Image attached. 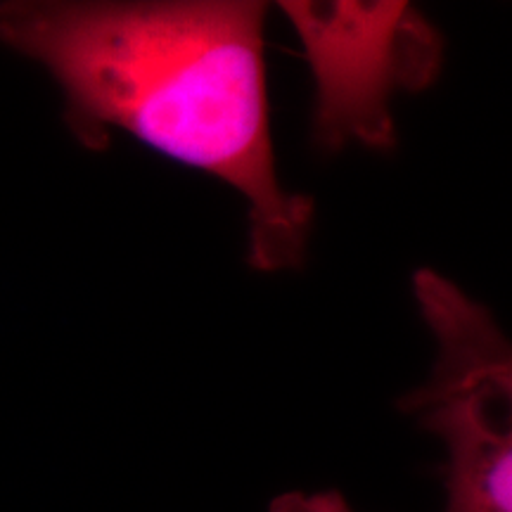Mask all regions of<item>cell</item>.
<instances>
[{
	"label": "cell",
	"mask_w": 512,
	"mask_h": 512,
	"mask_svg": "<svg viewBox=\"0 0 512 512\" xmlns=\"http://www.w3.org/2000/svg\"><path fill=\"white\" fill-rule=\"evenodd\" d=\"M264 19L254 0H24L0 5V41L53 74L81 145L121 128L221 178L247 200L249 264L297 271L316 207L278 178Z\"/></svg>",
	"instance_id": "obj_1"
},
{
	"label": "cell",
	"mask_w": 512,
	"mask_h": 512,
	"mask_svg": "<svg viewBox=\"0 0 512 512\" xmlns=\"http://www.w3.org/2000/svg\"><path fill=\"white\" fill-rule=\"evenodd\" d=\"M302 38L316 81L313 140L392 150L396 91L430 88L444 64V38L408 3H280Z\"/></svg>",
	"instance_id": "obj_3"
},
{
	"label": "cell",
	"mask_w": 512,
	"mask_h": 512,
	"mask_svg": "<svg viewBox=\"0 0 512 512\" xmlns=\"http://www.w3.org/2000/svg\"><path fill=\"white\" fill-rule=\"evenodd\" d=\"M437 339L432 377L401 411L448 448L446 512H512V351L491 311L432 268L413 278Z\"/></svg>",
	"instance_id": "obj_2"
},
{
	"label": "cell",
	"mask_w": 512,
	"mask_h": 512,
	"mask_svg": "<svg viewBox=\"0 0 512 512\" xmlns=\"http://www.w3.org/2000/svg\"><path fill=\"white\" fill-rule=\"evenodd\" d=\"M271 512H354L337 491H318V494H292L278 496L271 505Z\"/></svg>",
	"instance_id": "obj_4"
}]
</instances>
